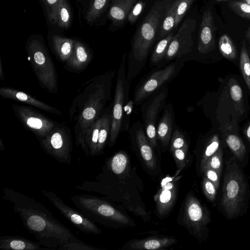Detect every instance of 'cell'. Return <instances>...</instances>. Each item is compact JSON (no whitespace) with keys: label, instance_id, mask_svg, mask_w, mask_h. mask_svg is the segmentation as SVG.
Masks as SVG:
<instances>
[{"label":"cell","instance_id":"obj_20","mask_svg":"<svg viewBox=\"0 0 250 250\" xmlns=\"http://www.w3.org/2000/svg\"><path fill=\"white\" fill-rule=\"evenodd\" d=\"M175 125L173 108L172 104L168 103L165 106L156 127L157 140L165 147H167L170 143Z\"/></svg>","mask_w":250,"mask_h":250},{"label":"cell","instance_id":"obj_6","mask_svg":"<svg viewBox=\"0 0 250 250\" xmlns=\"http://www.w3.org/2000/svg\"><path fill=\"white\" fill-rule=\"evenodd\" d=\"M28 58L40 85L49 92L58 90L56 69L44 43L38 39L30 40L26 47Z\"/></svg>","mask_w":250,"mask_h":250},{"label":"cell","instance_id":"obj_45","mask_svg":"<svg viewBox=\"0 0 250 250\" xmlns=\"http://www.w3.org/2000/svg\"><path fill=\"white\" fill-rule=\"evenodd\" d=\"M146 5V3L143 0H140L135 3L130 11L127 18V21L130 23H134L137 21L145 8Z\"/></svg>","mask_w":250,"mask_h":250},{"label":"cell","instance_id":"obj_5","mask_svg":"<svg viewBox=\"0 0 250 250\" xmlns=\"http://www.w3.org/2000/svg\"><path fill=\"white\" fill-rule=\"evenodd\" d=\"M76 207L94 222L108 227L131 225L126 216L103 198L90 194H76L70 197Z\"/></svg>","mask_w":250,"mask_h":250},{"label":"cell","instance_id":"obj_46","mask_svg":"<svg viewBox=\"0 0 250 250\" xmlns=\"http://www.w3.org/2000/svg\"><path fill=\"white\" fill-rule=\"evenodd\" d=\"M202 174L213 183L217 190L219 189L221 175L216 170L207 167L204 170Z\"/></svg>","mask_w":250,"mask_h":250},{"label":"cell","instance_id":"obj_4","mask_svg":"<svg viewBox=\"0 0 250 250\" xmlns=\"http://www.w3.org/2000/svg\"><path fill=\"white\" fill-rule=\"evenodd\" d=\"M225 166L220 207L226 218L232 219L247 210L250 189L242 166L233 156L226 158Z\"/></svg>","mask_w":250,"mask_h":250},{"label":"cell","instance_id":"obj_39","mask_svg":"<svg viewBox=\"0 0 250 250\" xmlns=\"http://www.w3.org/2000/svg\"><path fill=\"white\" fill-rule=\"evenodd\" d=\"M47 17L52 24H57V10L60 0H42Z\"/></svg>","mask_w":250,"mask_h":250},{"label":"cell","instance_id":"obj_25","mask_svg":"<svg viewBox=\"0 0 250 250\" xmlns=\"http://www.w3.org/2000/svg\"><path fill=\"white\" fill-rule=\"evenodd\" d=\"M52 49L58 60L65 63L71 57L74 49V39L54 35Z\"/></svg>","mask_w":250,"mask_h":250},{"label":"cell","instance_id":"obj_34","mask_svg":"<svg viewBox=\"0 0 250 250\" xmlns=\"http://www.w3.org/2000/svg\"><path fill=\"white\" fill-rule=\"evenodd\" d=\"M219 51L222 56L229 60L237 58V51L232 41L227 34H224L220 38L218 42Z\"/></svg>","mask_w":250,"mask_h":250},{"label":"cell","instance_id":"obj_2","mask_svg":"<svg viewBox=\"0 0 250 250\" xmlns=\"http://www.w3.org/2000/svg\"><path fill=\"white\" fill-rule=\"evenodd\" d=\"M115 71H110L95 76L83 83V88L74 99L69 113L76 121V144L86 156L84 136L89 127L101 116L110 98Z\"/></svg>","mask_w":250,"mask_h":250},{"label":"cell","instance_id":"obj_10","mask_svg":"<svg viewBox=\"0 0 250 250\" xmlns=\"http://www.w3.org/2000/svg\"><path fill=\"white\" fill-rule=\"evenodd\" d=\"M184 64L182 62L176 61L150 73L136 86L134 104H142L155 92L166 85L178 75Z\"/></svg>","mask_w":250,"mask_h":250},{"label":"cell","instance_id":"obj_51","mask_svg":"<svg viewBox=\"0 0 250 250\" xmlns=\"http://www.w3.org/2000/svg\"><path fill=\"white\" fill-rule=\"evenodd\" d=\"M217 1H226L229 0H216Z\"/></svg>","mask_w":250,"mask_h":250},{"label":"cell","instance_id":"obj_29","mask_svg":"<svg viewBox=\"0 0 250 250\" xmlns=\"http://www.w3.org/2000/svg\"><path fill=\"white\" fill-rule=\"evenodd\" d=\"M226 143L232 156L241 165L246 162L247 149L242 139L235 134H229L225 139Z\"/></svg>","mask_w":250,"mask_h":250},{"label":"cell","instance_id":"obj_28","mask_svg":"<svg viewBox=\"0 0 250 250\" xmlns=\"http://www.w3.org/2000/svg\"><path fill=\"white\" fill-rule=\"evenodd\" d=\"M101 116L95 121L87 129L84 136V143L87 151V157L96 156L99 133L102 123Z\"/></svg>","mask_w":250,"mask_h":250},{"label":"cell","instance_id":"obj_7","mask_svg":"<svg viewBox=\"0 0 250 250\" xmlns=\"http://www.w3.org/2000/svg\"><path fill=\"white\" fill-rule=\"evenodd\" d=\"M181 216V225L200 242L208 236L210 215L208 208L192 192L187 195Z\"/></svg>","mask_w":250,"mask_h":250},{"label":"cell","instance_id":"obj_13","mask_svg":"<svg viewBox=\"0 0 250 250\" xmlns=\"http://www.w3.org/2000/svg\"><path fill=\"white\" fill-rule=\"evenodd\" d=\"M12 109L24 127L38 139L47 136L58 124L31 107L13 105Z\"/></svg>","mask_w":250,"mask_h":250},{"label":"cell","instance_id":"obj_15","mask_svg":"<svg viewBox=\"0 0 250 250\" xmlns=\"http://www.w3.org/2000/svg\"><path fill=\"white\" fill-rule=\"evenodd\" d=\"M180 178L167 177L162 181L161 188L154 196L156 213L160 218L166 217L172 209L178 196Z\"/></svg>","mask_w":250,"mask_h":250},{"label":"cell","instance_id":"obj_9","mask_svg":"<svg viewBox=\"0 0 250 250\" xmlns=\"http://www.w3.org/2000/svg\"><path fill=\"white\" fill-rule=\"evenodd\" d=\"M38 140L46 154L60 163L71 164L72 140L67 126L58 123L47 136Z\"/></svg>","mask_w":250,"mask_h":250},{"label":"cell","instance_id":"obj_3","mask_svg":"<svg viewBox=\"0 0 250 250\" xmlns=\"http://www.w3.org/2000/svg\"><path fill=\"white\" fill-rule=\"evenodd\" d=\"M172 1H156L137 29L127 59L126 77L129 81L136 77L145 66L150 49L156 41L161 23Z\"/></svg>","mask_w":250,"mask_h":250},{"label":"cell","instance_id":"obj_1","mask_svg":"<svg viewBox=\"0 0 250 250\" xmlns=\"http://www.w3.org/2000/svg\"><path fill=\"white\" fill-rule=\"evenodd\" d=\"M3 197L13 204L26 229L38 242L48 249H57L63 244L79 241L65 225L55 218L44 206L13 189H3Z\"/></svg>","mask_w":250,"mask_h":250},{"label":"cell","instance_id":"obj_32","mask_svg":"<svg viewBox=\"0 0 250 250\" xmlns=\"http://www.w3.org/2000/svg\"><path fill=\"white\" fill-rule=\"evenodd\" d=\"M112 0H92L87 11L85 20L88 23L96 21L110 6Z\"/></svg>","mask_w":250,"mask_h":250},{"label":"cell","instance_id":"obj_12","mask_svg":"<svg viewBox=\"0 0 250 250\" xmlns=\"http://www.w3.org/2000/svg\"><path fill=\"white\" fill-rule=\"evenodd\" d=\"M41 192L75 228L86 233L98 235L102 233L101 229L95 222L80 210H76L67 205L53 191L42 190Z\"/></svg>","mask_w":250,"mask_h":250},{"label":"cell","instance_id":"obj_33","mask_svg":"<svg viewBox=\"0 0 250 250\" xmlns=\"http://www.w3.org/2000/svg\"><path fill=\"white\" fill-rule=\"evenodd\" d=\"M71 12L67 0H60L57 10V20L58 26L67 29L71 24Z\"/></svg>","mask_w":250,"mask_h":250},{"label":"cell","instance_id":"obj_8","mask_svg":"<svg viewBox=\"0 0 250 250\" xmlns=\"http://www.w3.org/2000/svg\"><path fill=\"white\" fill-rule=\"evenodd\" d=\"M126 54H124L117 76L108 142L111 147L115 144L122 128L124 107L128 99L130 81L126 75Z\"/></svg>","mask_w":250,"mask_h":250},{"label":"cell","instance_id":"obj_47","mask_svg":"<svg viewBox=\"0 0 250 250\" xmlns=\"http://www.w3.org/2000/svg\"><path fill=\"white\" fill-rule=\"evenodd\" d=\"M245 134L247 140L250 142V125L247 128Z\"/></svg>","mask_w":250,"mask_h":250},{"label":"cell","instance_id":"obj_22","mask_svg":"<svg viewBox=\"0 0 250 250\" xmlns=\"http://www.w3.org/2000/svg\"><path fill=\"white\" fill-rule=\"evenodd\" d=\"M137 0H112L108 18L112 24L119 27L124 23Z\"/></svg>","mask_w":250,"mask_h":250},{"label":"cell","instance_id":"obj_30","mask_svg":"<svg viewBox=\"0 0 250 250\" xmlns=\"http://www.w3.org/2000/svg\"><path fill=\"white\" fill-rule=\"evenodd\" d=\"M174 31L171 32L166 37L159 41L154 47L151 53L150 63L151 66H155L162 60H164L167 52Z\"/></svg>","mask_w":250,"mask_h":250},{"label":"cell","instance_id":"obj_38","mask_svg":"<svg viewBox=\"0 0 250 250\" xmlns=\"http://www.w3.org/2000/svg\"><path fill=\"white\" fill-rule=\"evenodd\" d=\"M229 7L239 16L250 19V5L241 0H234L229 2Z\"/></svg>","mask_w":250,"mask_h":250},{"label":"cell","instance_id":"obj_36","mask_svg":"<svg viewBox=\"0 0 250 250\" xmlns=\"http://www.w3.org/2000/svg\"><path fill=\"white\" fill-rule=\"evenodd\" d=\"M186 147H189L186 136L180 128L176 126L170 141V152Z\"/></svg>","mask_w":250,"mask_h":250},{"label":"cell","instance_id":"obj_41","mask_svg":"<svg viewBox=\"0 0 250 250\" xmlns=\"http://www.w3.org/2000/svg\"><path fill=\"white\" fill-rule=\"evenodd\" d=\"M230 96L235 103L237 109L242 110L243 109V91L239 84L234 82V81L230 84Z\"/></svg>","mask_w":250,"mask_h":250},{"label":"cell","instance_id":"obj_43","mask_svg":"<svg viewBox=\"0 0 250 250\" xmlns=\"http://www.w3.org/2000/svg\"><path fill=\"white\" fill-rule=\"evenodd\" d=\"M194 0H179L176 13L175 30L190 7Z\"/></svg>","mask_w":250,"mask_h":250},{"label":"cell","instance_id":"obj_26","mask_svg":"<svg viewBox=\"0 0 250 250\" xmlns=\"http://www.w3.org/2000/svg\"><path fill=\"white\" fill-rule=\"evenodd\" d=\"M179 0H173L167 9L160 25L156 41H159L175 31L176 13Z\"/></svg>","mask_w":250,"mask_h":250},{"label":"cell","instance_id":"obj_27","mask_svg":"<svg viewBox=\"0 0 250 250\" xmlns=\"http://www.w3.org/2000/svg\"><path fill=\"white\" fill-rule=\"evenodd\" d=\"M223 147L218 135H213L207 140L199 154V170L201 171L208 159L218 150Z\"/></svg>","mask_w":250,"mask_h":250},{"label":"cell","instance_id":"obj_21","mask_svg":"<svg viewBox=\"0 0 250 250\" xmlns=\"http://www.w3.org/2000/svg\"><path fill=\"white\" fill-rule=\"evenodd\" d=\"M176 243L177 240L173 237L153 236L127 242L123 246V248L132 250H156L168 247Z\"/></svg>","mask_w":250,"mask_h":250},{"label":"cell","instance_id":"obj_50","mask_svg":"<svg viewBox=\"0 0 250 250\" xmlns=\"http://www.w3.org/2000/svg\"><path fill=\"white\" fill-rule=\"evenodd\" d=\"M250 5V0H240Z\"/></svg>","mask_w":250,"mask_h":250},{"label":"cell","instance_id":"obj_17","mask_svg":"<svg viewBox=\"0 0 250 250\" xmlns=\"http://www.w3.org/2000/svg\"><path fill=\"white\" fill-rule=\"evenodd\" d=\"M213 23L211 11L209 10L206 11L202 17L198 38L197 48L198 52L202 54H207L215 48Z\"/></svg>","mask_w":250,"mask_h":250},{"label":"cell","instance_id":"obj_49","mask_svg":"<svg viewBox=\"0 0 250 250\" xmlns=\"http://www.w3.org/2000/svg\"><path fill=\"white\" fill-rule=\"evenodd\" d=\"M0 149L1 150H3L4 149V147L2 145V141H1V139L0 140Z\"/></svg>","mask_w":250,"mask_h":250},{"label":"cell","instance_id":"obj_24","mask_svg":"<svg viewBox=\"0 0 250 250\" xmlns=\"http://www.w3.org/2000/svg\"><path fill=\"white\" fill-rule=\"evenodd\" d=\"M128 164L127 154L125 152L120 151L106 160L102 171L115 176H121L127 170Z\"/></svg>","mask_w":250,"mask_h":250},{"label":"cell","instance_id":"obj_18","mask_svg":"<svg viewBox=\"0 0 250 250\" xmlns=\"http://www.w3.org/2000/svg\"><path fill=\"white\" fill-rule=\"evenodd\" d=\"M92 58L90 49L82 42L74 39L72 54L63 67L69 71L81 72L86 68Z\"/></svg>","mask_w":250,"mask_h":250},{"label":"cell","instance_id":"obj_44","mask_svg":"<svg viewBox=\"0 0 250 250\" xmlns=\"http://www.w3.org/2000/svg\"><path fill=\"white\" fill-rule=\"evenodd\" d=\"M202 186L205 196L209 201L213 202L216 199L217 190L215 186L204 176L203 178Z\"/></svg>","mask_w":250,"mask_h":250},{"label":"cell","instance_id":"obj_37","mask_svg":"<svg viewBox=\"0 0 250 250\" xmlns=\"http://www.w3.org/2000/svg\"><path fill=\"white\" fill-rule=\"evenodd\" d=\"M223 154L222 148L213 155L205 165L201 173L205 168L209 167L216 170L221 176L224 166Z\"/></svg>","mask_w":250,"mask_h":250},{"label":"cell","instance_id":"obj_40","mask_svg":"<svg viewBox=\"0 0 250 250\" xmlns=\"http://www.w3.org/2000/svg\"><path fill=\"white\" fill-rule=\"evenodd\" d=\"M188 147H186L177 149L171 152L176 166L180 169H183L189 161L188 156Z\"/></svg>","mask_w":250,"mask_h":250},{"label":"cell","instance_id":"obj_23","mask_svg":"<svg viewBox=\"0 0 250 250\" xmlns=\"http://www.w3.org/2000/svg\"><path fill=\"white\" fill-rule=\"evenodd\" d=\"M38 242H33L19 235L0 236V249L4 250H40L48 249L41 247Z\"/></svg>","mask_w":250,"mask_h":250},{"label":"cell","instance_id":"obj_14","mask_svg":"<svg viewBox=\"0 0 250 250\" xmlns=\"http://www.w3.org/2000/svg\"><path fill=\"white\" fill-rule=\"evenodd\" d=\"M196 26V21L193 19L187 18L184 21L172 39L164 61L177 59L191 52Z\"/></svg>","mask_w":250,"mask_h":250},{"label":"cell","instance_id":"obj_31","mask_svg":"<svg viewBox=\"0 0 250 250\" xmlns=\"http://www.w3.org/2000/svg\"><path fill=\"white\" fill-rule=\"evenodd\" d=\"M101 116L102 120L99 133L96 156L103 153L107 140L109 136L111 126V114L104 113Z\"/></svg>","mask_w":250,"mask_h":250},{"label":"cell","instance_id":"obj_11","mask_svg":"<svg viewBox=\"0 0 250 250\" xmlns=\"http://www.w3.org/2000/svg\"><path fill=\"white\" fill-rule=\"evenodd\" d=\"M168 94V88L165 85L152 94L141 106L145 132L154 149L157 147V121L166 104Z\"/></svg>","mask_w":250,"mask_h":250},{"label":"cell","instance_id":"obj_35","mask_svg":"<svg viewBox=\"0 0 250 250\" xmlns=\"http://www.w3.org/2000/svg\"><path fill=\"white\" fill-rule=\"evenodd\" d=\"M240 67L243 78L250 91V59L244 42L241 49Z\"/></svg>","mask_w":250,"mask_h":250},{"label":"cell","instance_id":"obj_42","mask_svg":"<svg viewBox=\"0 0 250 250\" xmlns=\"http://www.w3.org/2000/svg\"><path fill=\"white\" fill-rule=\"evenodd\" d=\"M57 250H101L102 249L89 245L81 240L69 242L62 245Z\"/></svg>","mask_w":250,"mask_h":250},{"label":"cell","instance_id":"obj_19","mask_svg":"<svg viewBox=\"0 0 250 250\" xmlns=\"http://www.w3.org/2000/svg\"><path fill=\"white\" fill-rule=\"evenodd\" d=\"M0 95L5 98L20 101L42 110L57 115H62L61 111L47 104L38 100L32 96L24 92L8 87H3L0 89Z\"/></svg>","mask_w":250,"mask_h":250},{"label":"cell","instance_id":"obj_48","mask_svg":"<svg viewBox=\"0 0 250 250\" xmlns=\"http://www.w3.org/2000/svg\"><path fill=\"white\" fill-rule=\"evenodd\" d=\"M246 36L248 40L250 43V27L249 28L247 31Z\"/></svg>","mask_w":250,"mask_h":250},{"label":"cell","instance_id":"obj_16","mask_svg":"<svg viewBox=\"0 0 250 250\" xmlns=\"http://www.w3.org/2000/svg\"><path fill=\"white\" fill-rule=\"evenodd\" d=\"M130 134L146 166L149 169L154 170L157 164L154 148L148 142L143 125L140 121L133 124L130 130Z\"/></svg>","mask_w":250,"mask_h":250}]
</instances>
